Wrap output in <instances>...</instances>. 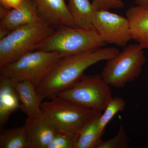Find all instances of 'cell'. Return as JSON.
Instances as JSON below:
<instances>
[{
	"label": "cell",
	"mask_w": 148,
	"mask_h": 148,
	"mask_svg": "<svg viewBox=\"0 0 148 148\" xmlns=\"http://www.w3.org/2000/svg\"><path fill=\"white\" fill-rule=\"evenodd\" d=\"M12 82L19 95L20 108L27 117L32 118L41 115L42 113L41 105L44 98L38 94L34 84L28 80Z\"/></svg>",
	"instance_id": "cell-13"
},
{
	"label": "cell",
	"mask_w": 148,
	"mask_h": 148,
	"mask_svg": "<svg viewBox=\"0 0 148 148\" xmlns=\"http://www.w3.org/2000/svg\"><path fill=\"white\" fill-rule=\"evenodd\" d=\"M41 21L33 0H21L17 8L11 10L1 6L0 39L13 30Z\"/></svg>",
	"instance_id": "cell-9"
},
{
	"label": "cell",
	"mask_w": 148,
	"mask_h": 148,
	"mask_svg": "<svg viewBox=\"0 0 148 148\" xmlns=\"http://www.w3.org/2000/svg\"><path fill=\"white\" fill-rule=\"evenodd\" d=\"M42 21L53 27L69 26L77 28L65 0H33Z\"/></svg>",
	"instance_id": "cell-10"
},
{
	"label": "cell",
	"mask_w": 148,
	"mask_h": 148,
	"mask_svg": "<svg viewBox=\"0 0 148 148\" xmlns=\"http://www.w3.org/2000/svg\"><path fill=\"white\" fill-rule=\"evenodd\" d=\"M56 95L101 112L113 98L110 86L99 75H84L71 88Z\"/></svg>",
	"instance_id": "cell-7"
},
{
	"label": "cell",
	"mask_w": 148,
	"mask_h": 148,
	"mask_svg": "<svg viewBox=\"0 0 148 148\" xmlns=\"http://www.w3.org/2000/svg\"><path fill=\"white\" fill-rule=\"evenodd\" d=\"M144 49L139 44L125 47L121 52L107 61L101 73L110 86L122 88L140 75L146 61Z\"/></svg>",
	"instance_id": "cell-6"
},
{
	"label": "cell",
	"mask_w": 148,
	"mask_h": 148,
	"mask_svg": "<svg viewBox=\"0 0 148 148\" xmlns=\"http://www.w3.org/2000/svg\"><path fill=\"white\" fill-rule=\"evenodd\" d=\"M126 103L123 98L116 96L113 97L101 114L98 122V128L102 135L108 123L118 112H122L125 108Z\"/></svg>",
	"instance_id": "cell-18"
},
{
	"label": "cell",
	"mask_w": 148,
	"mask_h": 148,
	"mask_svg": "<svg viewBox=\"0 0 148 148\" xmlns=\"http://www.w3.org/2000/svg\"><path fill=\"white\" fill-rule=\"evenodd\" d=\"M42 102L41 108L58 132L79 134L88 123L101 113L57 95Z\"/></svg>",
	"instance_id": "cell-5"
},
{
	"label": "cell",
	"mask_w": 148,
	"mask_h": 148,
	"mask_svg": "<svg viewBox=\"0 0 148 148\" xmlns=\"http://www.w3.org/2000/svg\"><path fill=\"white\" fill-rule=\"evenodd\" d=\"M106 45L94 27L84 29L61 26L56 28L37 50L56 51L69 56L97 50Z\"/></svg>",
	"instance_id": "cell-3"
},
{
	"label": "cell",
	"mask_w": 148,
	"mask_h": 148,
	"mask_svg": "<svg viewBox=\"0 0 148 148\" xmlns=\"http://www.w3.org/2000/svg\"><path fill=\"white\" fill-rule=\"evenodd\" d=\"M79 135L58 131L47 148H75Z\"/></svg>",
	"instance_id": "cell-20"
},
{
	"label": "cell",
	"mask_w": 148,
	"mask_h": 148,
	"mask_svg": "<svg viewBox=\"0 0 148 148\" xmlns=\"http://www.w3.org/2000/svg\"><path fill=\"white\" fill-rule=\"evenodd\" d=\"M130 140L127 137L124 127L120 125L117 134L109 140H101L97 148H129Z\"/></svg>",
	"instance_id": "cell-19"
},
{
	"label": "cell",
	"mask_w": 148,
	"mask_h": 148,
	"mask_svg": "<svg viewBox=\"0 0 148 148\" xmlns=\"http://www.w3.org/2000/svg\"><path fill=\"white\" fill-rule=\"evenodd\" d=\"M132 40L148 49V3L132 6L126 11Z\"/></svg>",
	"instance_id": "cell-12"
},
{
	"label": "cell",
	"mask_w": 148,
	"mask_h": 148,
	"mask_svg": "<svg viewBox=\"0 0 148 148\" xmlns=\"http://www.w3.org/2000/svg\"><path fill=\"white\" fill-rule=\"evenodd\" d=\"M135 2L137 5H140L148 3V0H135Z\"/></svg>",
	"instance_id": "cell-22"
},
{
	"label": "cell",
	"mask_w": 148,
	"mask_h": 148,
	"mask_svg": "<svg viewBox=\"0 0 148 148\" xmlns=\"http://www.w3.org/2000/svg\"><path fill=\"white\" fill-rule=\"evenodd\" d=\"M101 114L83 127L79 132L75 148H97L102 140V135L98 128V122Z\"/></svg>",
	"instance_id": "cell-17"
},
{
	"label": "cell",
	"mask_w": 148,
	"mask_h": 148,
	"mask_svg": "<svg viewBox=\"0 0 148 148\" xmlns=\"http://www.w3.org/2000/svg\"><path fill=\"white\" fill-rule=\"evenodd\" d=\"M68 7L77 28H93L92 19L96 7L89 0H69Z\"/></svg>",
	"instance_id": "cell-15"
},
{
	"label": "cell",
	"mask_w": 148,
	"mask_h": 148,
	"mask_svg": "<svg viewBox=\"0 0 148 148\" xmlns=\"http://www.w3.org/2000/svg\"><path fill=\"white\" fill-rule=\"evenodd\" d=\"M20 108L19 95L11 80L0 75V129H3L14 112Z\"/></svg>",
	"instance_id": "cell-14"
},
{
	"label": "cell",
	"mask_w": 148,
	"mask_h": 148,
	"mask_svg": "<svg viewBox=\"0 0 148 148\" xmlns=\"http://www.w3.org/2000/svg\"><path fill=\"white\" fill-rule=\"evenodd\" d=\"M32 148H47L58 130L42 112L36 117H27L25 124Z\"/></svg>",
	"instance_id": "cell-11"
},
{
	"label": "cell",
	"mask_w": 148,
	"mask_h": 148,
	"mask_svg": "<svg viewBox=\"0 0 148 148\" xmlns=\"http://www.w3.org/2000/svg\"><path fill=\"white\" fill-rule=\"evenodd\" d=\"M92 25L106 44L124 47L132 40L127 17L109 10H96Z\"/></svg>",
	"instance_id": "cell-8"
},
{
	"label": "cell",
	"mask_w": 148,
	"mask_h": 148,
	"mask_svg": "<svg viewBox=\"0 0 148 148\" xmlns=\"http://www.w3.org/2000/svg\"><path fill=\"white\" fill-rule=\"evenodd\" d=\"M65 56L59 52L36 50L0 68V75L12 82L29 81L36 88Z\"/></svg>",
	"instance_id": "cell-4"
},
{
	"label": "cell",
	"mask_w": 148,
	"mask_h": 148,
	"mask_svg": "<svg viewBox=\"0 0 148 148\" xmlns=\"http://www.w3.org/2000/svg\"><path fill=\"white\" fill-rule=\"evenodd\" d=\"M115 47H102L97 50L64 57L36 88L38 94L45 98H51L71 88L92 65L108 61L119 53Z\"/></svg>",
	"instance_id": "cell-1"
},
{
	"label": "cell",
	"mask_w": 148,
	"mask_h": 148,
	"mask_svg": "<svg viewBox=\"0 0 148 148\" xmlns=\"http://www.w3.org/2000/svg\"><path fill=\"white\" fill-rule=\"evenodd\" d=\"M92 4L98 10L121 9L123 8L125 6L121 0H92Z\"/></svg>",
	"instance_id": "cell-21"
},
{
	"label": "cell",
	"mask_w": 148,
	"mask_h": 148,
	"mask_svg": "<svg viewBox=\"0 0 148 148\" xmlns=\"http://www.w3.org/2000/svg\"><path fill=\"white\" fill-rule=\"evenodd\" d=\"M0 148H32L25 125L10 129L1 130Z\"/></svg>",
	"instance_id": "cell-16"
},
{
	"label": "cell",
	"mask_w": 148,
	"mask_h": 148,
	"mask_svg": "<svg viewBox=\"0 0 148 148\" xmlns=\"http://www.w3.org/2000/svg\"><path fill=\"white\" fill-rule=\"evenodd\" d=\"M55 29L47 22L41 21L10 32L0 39V68L37 50Z\"/></svg>",
	"instance_id": "cell-2"
}]
</instances>
